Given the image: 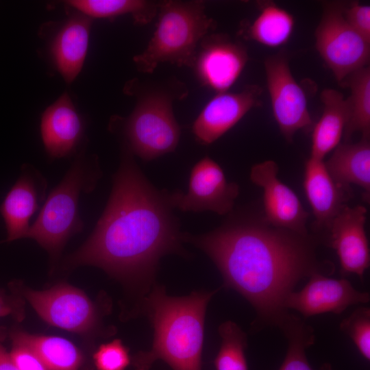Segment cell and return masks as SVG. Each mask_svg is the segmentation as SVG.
Masks as SVG:
<instances>
[{
    "mask_svg": "<svg viewBox=\"0 0 370 370\" xmlns=\"http://www.w3.org/2000/svg\"><path fill=\"white\" fill-rule=\"evenodd\" d=\"M169 192L146 179L134 155L122 147L106 208L87 240L62 267H99L124 282L150 283L163 256L184 255V233L173 213Z\"/></svg>",
    "mask_w": 370,
    "mask_h": 370,
    "instance_id": "obj_1",
    "label": "cell"
},
{
    "mask_svg": "<svg viewBox=\"0 0 370 370\" xmlns=\"http://www.w3.org/2000/svg\"><path fill=\"white\" fill-rule=\"evenodd\" d=\"M183 241L214 262L224 286L254 308L259 324L280 326L285 301L302 279L319 272L308 236L249 219L231 221L206 234L184 233Z\"/></svg>",
    "mask_w": 370,
    "mask_h": 370,
    "instance_id": "obj_2",
    "label": "cell"
},
{
    "mask_svg": "<svg viewBox=\"0 0 370 370\" xmlns=\"http://www.w3.org/2000/svg\"><path fill=\"white\" fill-rule=\"evenodd\" d=\"M217 291L171 297L155 286L143 301L154 330L152 347L132 357L134 369L149 370L162 360L173 370H201L206 311Z\"/></svg>",
    "mask_w": 370,
    "mask_h": 370,
    "instance_id": "obj_3",
    "label": "cell"
},
{
    "mask_svg": "<svg viewBox=\"0 0 370 370\" xmlns=\"http://www.w3.org/2000/svg\"><path fill=\"white\" fill-rule=\"evenodd\" d=\"M128 89L137 101L127 117L111 120L110 130L119 134L123 146L134 156L150 161L173 151L177 147L180 127L173 111L175 99L186 97L187 90L178 80L165 85H148Z\"/></svg>",
    "mask_w": 370,
    "mask_h": 370,
    "instance_id": "obj_4",
    "label": "cell"
},
{
    "mask_svg": "<svg viewBox=\"0 0 370 370\" xmlns=\"http://www.w3.org/2000/svg\"><path fill=\"white\" fill-rule=\"evenodd\" d=\"M102 176L95 154L78 153L60 182L49 193L25 238L34 240L56 262L68 241L82 232L79 211L82 194L93 191Z\"/></svg>",
    "mask_w": 370,
    "mask_h": 370,
    "instance_id": "obj_5",
    "label": "cell"
},
{
    "mask_svg": "<svg viewBox=\"0 0 370 370\" xmlns=\"http://www.w3.org/2000/svg\"><path fill=\"white\" fill-rule=\"evenodd\" d=\"M155 32L145 50L133 58L137 69L151 73L161 63L193 66L197 47L216 24L202 1L159 2Z\"/></svg>",
    "mask_w": 370,
    "mask_h": 370,
    "instance_id": "obj_6",
    "label": "cell"
},
{
    "mask_svg": "<svg viewBox=\"0 0 370 370\" xmlns=\"http://www.w3.org/2000/svg\"><path fill=\"white\" fill-rule=\"evenodd\" d=\"M11 289L48 324L83 336L98 334L101 319L109 312L107 305L93 301L82 290L64 282L38 291L18 281L12 282Z\"/></svg>",
    "mask_w": 370,
    "mask_h": 370,
    "instance_id": "obj_7",
    "label": "cell"
},
{
    "mask_svg": "<svg viewBox=\"0 0 370 370\" xmlns=\"http://www.w3.org/2000/svg\"><path fill=\"white\" fill-rule=\"evenodd\" d=\"M343 5L336 1L324 3L315 31L316 49L340 84L350 74L367 66L370 58V42L346 21Z\"/></svg>",
    "mask_w": 370,
    "mask_h": 370,
    "instance_id": "obj_8",
    "label": "cell"
},
{
    "mask_svg": "<svg viewBox=\"0 0 370 370\" xmlns=\"http://www.w3.org/2000/svg\"><path fill=\"white\" fill-rule=\"evenodd\" d=\"M264 65L274 119L282 134L291 142L297 132L314 125L306 95L291 71L286 53L268 57Z\"/></svg>",
    "mask_w": 370,
    "mask_h": 370,
    "instance_id": "obj_9",
    "label": "cell"
},
{
    "mask_svg": "<svg viewBox=\"0 0 370 370\" xmlns=\"http://www.w3.org/2000/svg\"><path fill=\"white\" fill-rule=\"evenodd\" d=\"M238 193V185L228 182L220 165L206 156L193 167L187 192L169 193V197L173 208L184 212L212 211L224 215L232 210Z\"/></svg>",
    "mask_w": 370,
    "mask_h": 370,
    "instance_id": "obj_10",
    "label": "cell"
},
{
    "mask_svg": "<svg viewBox=\"0 0 370 370\" xmlns=\"http://www.w3.org/2000/svg\"><path fill=\"white\" fill-rule=\"evenodd\" d=\"M278 166L273 160L254 164L251 182L263 192L264 220L269 225L308 236V212L294 191L278 177Z\"/></svg>",
    "mask_w": 370,
    "mask_h": 370,
    "instance_id": "obj_11",
    "label": "cell"
},
{
    "mask_svg": "<svg viewBox=\"0 0 370 370\" xmlns=\"http://www.w3.org/2000/svg\"><path fill=\"white\" fill-rule=\"evenodd\" d=\"M192 67L201 83L217 93L227 91L248 60L246 48L224 34L206 35Z\"/></svg>",
    "mask_w": 370,
    "mask_h": 370,
    "instance_id": "obj_12",
    "label": "cell"
},
{
    "mask_svg": "<svg viewBox=\"0 0 370 370\" xmlns=\"http://www.w3.org/2000/svg\"><path fill=\"white\" fill-rule=\"evenodd\" d=\"M369 293L360 292L345 279L326 277L321 272L309 276L306 285L293 291L285 301L286 310H295L305 318L332 312L340 314L349 306L369 301Z\"/></svg>",
    "mask_w": 370,
    "mask_h": 370,
    "instance_id": "obj_13",
    "label": "cell"
},
{
    "mask_svg": "<svg viewBox=\"0 0 370 370\" xmlns=\"http://www.w3.org/2000/svg\"><path fill=\"white\" fill-rule=\"evenodd\" d=\"M261 88L249 85L236 92L217 93L205 105L192 126L197 142L208 145L233 127L249 110L260 105Z\"/></svg>",
    "mask_w": 370,
    "mask_h": 370,
    "instance_id": "obj_14",
    "label": "cell"
},
{
    "mask_svg": "<svg viewBox=\"0 0 370 370\" xmlns=\"http://www.w3.org/2000/svg\"><path fill=\"white\" fill-rule=\"evenodd\" d=\"M47 181L32 164H23L20 175L0 205L7 238L3 242L25 238L32 216L47 198Z\"/></svg>",
    "mask_w": 370,
    "mask_h": 370,
    "instance_id": "obj_15",
    "label": "cell"
},
{
    "mask_svg": "<svg viewBox=\"0 0 370 370\" xmlns=\"http://www.w3.org/2000/svg\"><path fill=\"white\" fill-rule=\"evenodd\" d=\"M366 219L365 207L344 206L329 227L330 245L336 252L343 274H355L361 280L370 264Z\"/></svg>",
    "mask_w": 370,
    "mask_h": 370,
    "instance_id": "obj_16",
    "label": "cell"
},
{
    "mask_svg": "<svg viewBox=\"0 0 370 370\" xmlns=\"http://www.w3.org/2000/svg\"><path fill=\"white\" fill-rule=\"evenodd\" d=\"M84 132L82 120L66 92L42 114L41 138L45 151L51 159L74 154L82 140Z\"/></svg>",
    "mask_w": 370,
    "mask_h": 370,
    "instance_id": "obj_17",
    "label": "cell"
},
{
    "mask_svg": "<svg viewBox=\"0 0 370 370\" xmlns=\"http://www.w3.org/2000/svg\"><path fill=\"white\" fill-rule=\"evenodd\" d=\"M92 18L77 12L60 28L50 47L54 64L66 83L81 71L89 43Z\"/></svg>",
    "mask_w": 370,
    "mask_h": 370,
    "instance_id": "obj_18",
    "label": "cell"
},
{
    "mask_svg": "<svg viewBox=\"0 0 370 370\" xmlns=\"http://www.w3.org/2000/svg\"><path fill=\"white\" fill-rule=\"evenodd\" d=\"M304 188L319 227H330L344 206L345 188L332 179L323 160L310 157L305 164Z\"/></svg>",
    "mask_w": 370,
    "mask_h": 370,
    "instance_id": "obj_19",
    "label": "cell"
},
{
    "mask_svg": "<svg viewBox=\"0 0 370 370\" xmlns=\"http://www.w3.org/2000/svg\"><path fill=\"white\" fill-rule=\"evenodd\" d=\"M323 112L313 125L310 157L323 160L339 144L348 121L346 99L337 90L325 88L321 93Z\"/></svg>",
    "mask_w": 370,
    "mask_h": 370,
    "instance_id": "obj_20",
    "label": "cell"
},
{
    "mask_svg": "<svg viewBox=\"0 0 370 370\" xmlns=\"http://www.w3.org/2000/svg\"><path fill=\"white\" fill-rule=\"evenodd\" d=\"M325 163L334 181L345 188L355 184L364 190L366 200L370 195V143L362 138L356 143H344L334 149Z\"/></svg>",
    "mask_w": 370,
    "mask_h": 370,
    "instance_id": "obj_21",
    "label": "cell"
},
{
    "mask_svg": "<svg viewBox=\"0 0 370 370\" xmlns=\"http://www.w3.org/2000/svg\"><path fill=\"white\" fill-rule=\"evenodd\" d=\"M10 331L32 347L49 370H93L92 358L64 337L33 334L18 329Z\"/></svg>",
    "mask_w": 370,
    "mask_h": 370,
    "instance_id": "obj_22",
    "label": "cell"
},
{
    "mask_svg": "<svg viewBox=\"0 0 370 370\" xmlns=\"http://www.w3.org/2000/svg\"><path fill=\"white\" fill-rule=\"evenodd\" d=\"M260 13L247 25L245 35L268 47H278L290 39L295 20L286 10L269 1L259 3Z\"/></svg>",
    "mask_w": 370,
    "mask_h": 370,
    "instance_id": "obj_23",
    "label": "cell"
},
{
    "mask_svg": "<svg viewBox=\"0 0 370 370\" xmlns=\"http://www.w3.org/2000/svg\"><path fill=\"white\" fill-rule=\"evenodd\" d=\"M350 89L346 99L348 121L343 135L347 139L355 132H360L362 138L370 136V69L362 67L347 77L341 84Z\"/></svg>",
    "mask_w": 370,
    "mask_h": 370,
    "instance_id": "obj_24",
    "label": "cell"
},
{
    "mask_svg": "<svg viewBox=\"0 0 370 370\" xmlns=\"http://www.w3.org/2000/svg\"><path fill=\"white\" fill-rule=\"evenodd\" d=\"M66 3L90 18L132 15L139 25L149 23L157 15L159 2L144 0H72Z\"/></svg>",
    "mask_w": 370,
    "mask_h": 370,
    "instance_id": "obj_25",
    "label": "cell"
},
{
    "mask_svg": "<svg viewBox=\"0 0 370 370\" xmlns=\"http://www.w3.org/2000/svg\"><path fill=\"white\" fill-rule=\"evenodd\" d=\"M288 342L285 358L279 370H314L308 361L306 349L315 340L312 327L301 319L288 314L279 326ZM319 370H333L329 363H325Z\"/></svg>",
    "mask_w": 370,
    "mask_h": 370,
    "instance_id": "obj_26",
    "label": "cell"
},
{
    "mask_svg": "<svg viewBox=\"0 0 370 370\" xmlns=\"http://www.w3.org/2000/svg\"><path fill=\"white\" fill-rule=\"evenodd\" d=\"M221 345L214 360L216 370H248L245 356L247 335L235 323L227 321L219 328Z\"/></svg>",
    "mask_w": 370,
    "mask_h": 370,
    "instance_id": "obj_27",
    "label": "cell"
},
{
    "mask_svg": "<svg viewBox=\"0 0 370 370\" xmlns=\"http://www.w3.org/2000/svg\"><path fill=\"white\" fill-rule=\"evenodd\" d=\"M341 330L352 340L360 354L370 359V310L367 307L356 309L340 324Z\"/></svg>",
    "mask_w": 370,
    "mask_h": 370,
    "instance_id": "obj_28",
    "label": "cell"
},
{
    "mask_svg": "<svg viewBox=\"0 0 370 370\" xmlns=\"http://www.w3.org/2000/svg\"><path fill=\"white\" fill-rule=\"evenodd\" d=\"M92 360L97 370H125L132 357L121 340L114 339L100 345L92 353Z\"/></svg>",
    "mask_w": 370,
    "mask_h": 370,
    "instance_id": "obj_29",
    "label": "cell"
},
{
    "mask_svg": "<svg viewBox=\"0 0 370 370\" xmlns=\"http://www.w3.org/2000/svg\"><path fill=\"white\" fill-rule=\"evenodd\" d=\"M10 356L18 370H49L37 352L10 331Z\"/></svg>",
    "mask_w": 370,
    "mask_h": 370,
    "instance_id": "obj_30",
    "label": "cell"
},
{
    "mask_svg": "<svg viewBox=\"0 0 370 370\" xmlns=\"http://www.w3.org/2000/svg\"><path fill=\"white\" fill-rule=\"evenodd\" d=\"M343 14L349 25L370 42V6L356 1L343 3Z\"/></svg>",
    "mask_w": 370,
    "mask_h": 370,
    "instance_id": "obj_31",
    "label": "cell"
},
{
    "mask_svg": "<svg viewBox=\"0 0 370 370\" xmlns=\"http://www.w3.org/2000/svg\"><path fill=\"white\" fill-rule=\"evenodd\" d=\"M24 301L16 293L9 295L0 290V317L11 316L16 321H21L25 318Z\"/></svg>",
    "mask_w": 370,
    "mask_h": 370,
    "instance_id": "obj_32",
    "label": "cell"
},
{
    "mask_svg": "<svg viewBox=\"0 0 370 370\" xmlns=\"http://www.w3.org/2000/svg\"><path fill=\"white\" fill-rule=\"evenodd\" d=\"M7 334L5 328H0V370H18L3 344Z\"/></svg>",
    "mask_w": 370,
    "mask_h": 370,
    "instance_id": "obj_33",
    "label": "cell"
}]
</instances>
